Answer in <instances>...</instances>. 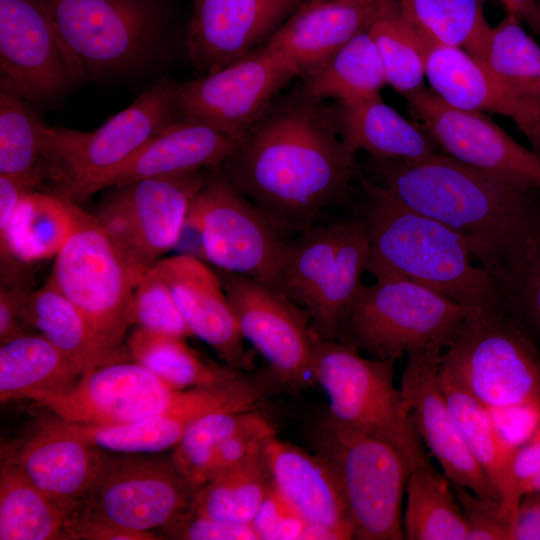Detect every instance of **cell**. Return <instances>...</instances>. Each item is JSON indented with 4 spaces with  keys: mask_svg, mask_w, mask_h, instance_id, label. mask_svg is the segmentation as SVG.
Listing matches in <instances>:
<instances>
[{
    "mask_svg": "<svg viewBox=\"0 0 540 540\" xmlns=\"http://www.w3.org/2000/svg\"><path fill=\"white\" fill-rule=\"evenodd\" d=\"M221 169L286 238L347 202L358 174L328 105L298 87L272 102Z\"/></svg>",
    "mask_w": 540,
    "mask_h": 540,
    "instance_id": "1",
    "label": "cell"
},
{
    "mask_svg": "<svg viewBox=\"0 0 540 540\" xmlns=\"http://www.w3.org/2000/svg\"><path fill=\"white\" fill-rule=\"evenodd\" d=\"M376 184L460 234L506 292L540 250V191L517 187L444 153L371 158Z\"/></svg>",
    "mask_w": 540,
    "mask_h": 540,
    "instance_id": "2",
    "label": "cell"
},
{
    "mask_svg": "<svg viewBox=\"0 0 540 540\" xmlns=\"http://www.w3.org/2000/svg\"><path fill=\"white\" fill-rule=\"evenodd\" d=\"M361 186L356 216L367 230V271L376 280L414 281L449 297L467 312L504 300L490 273L472 264L473 255L460 234L366 178H361Z\"/></svg>",
    "mask_w": 540,
    "mask_h": 540,
    "instance_id": "3",
    "label": "cell"
},
{
    "mask_svg": "<svg viewBox=\"0 0 540 540\" xmlns=\"http://www.w3.org/2000/svg\"><path fill=\"white\" fill-rule=\"evenodd\" d=\"M174 81L161 79L130 106L92 131L43 129L42 189L75 203L98 192L99 183L172 121Z\"/></svg>",
    "mask_w": 540,
    "mask_h": 540,
    "instance_id": "4",
    "label": "cell"
},
{
    "mask_svg": "<svg viewBox=\"0 0 540 540\" xmlns=\"http://www.w3.org/2000/svg\"><path fill=\"white\" fill-rule=\"evenodd\" d=\"M505 298L467 312L466 322L441 355V369L487 409L540 407V347Z\"/></svg>",
    "mask_w": 540,
    "mask_h": 540,
    "instance_id": "5",
    "label": "cell"
},
{
    "mask_svg": "<svg viewBox=\"0 0 540 540\" xmlns=\"http://www.w3.org/2000/svg\"><path fill=\"white\" fill-rule=\"evenodd\" d=\"M312 332L314 377L327 395V413L346 427L392 445L411 471L430 464L402 392L394 384L395 360L365 358L350 343Z\"/></svg>",
    "mask_w": 540,
    "mask_h": 540,
    "instance_id": "6",
    "label": "cell"
},
{
    "mask_svg": "<svg viewBox=\"0 0 540 540\" xmlns=\"http://www.w3.org/2000/svg\"><path fill=\"white\" fill-rule=\"evenodd\" d=\"M467 319L449 297L403 278L362 284L337 340L373 358L396 360L422 351H444Z\"/></svg>",
    "mask_w": 540,
    "mask_h": 540,
    "instance_id": "7",
    "label": "cell"
},
{
    "mask_svg": "<svg viewBox=\"0 0 540 540\" xmlns=\"http://www.w3.org/2000/svg\"><path fill=\"white\" fill-rule=\"evenodd\" d=\"M369 257V237L359 217L313 225L287 240L281 291L306 310L319 336L337 340Z\"/></svg>",
    "mask_w": 540,
    "mask_h": 540,
    "instance_id": "8",
    "label": "cell"
},
{
    "mask_svg": "<svg viewBox=\"0 0 540 540\" xmlns=\"http://www.w3.org/2000/svg\"><path fill=\"white\" fill-rule=\"evenodd\" d=\"M312 443L337 475L353 539H404L401 505L411 470L400 452L340 424L328 413L314 429Z\"/></svg>",
    "mask_w": 540,
    "mask_h": 540,
    "instance_id": "9",
    "label": "cell"
},
{
    "mask_svg": "<svg viewBox=\"0 0 540 540\" xmlns=\"http://www.w3.org/2000/svg\"><path fill=\"white\" fill-rule=\"evenodd\" d=\"M38 1L85 77L139 70L163 44L159 0Z\"/></svg>",
    "mask_w": 540,
    "mask_h": 540,
    "instance_id": "10",
    "label": "cell"
},
{
    "mask_svg": "<svg viewBox=\"0 0 540 540\" xmlns=\"http://www.w3.org/2000/svg\"><path fill=\"white\" fill-rule=\"evenodd\" d=\"M49 278L110 346L126 345L132 326L134 272L94 213L77 210L75 228L54 257Z\"/></svg>",
    "mask_w": 540,
    "mask_h": 540,
    "instance_id": "11",
    "label": "cell"
},
{
    "mask_svg": "<svg viewBox=\"0 0 540 540\" xmlns=\"http://www.w3.org/2000/svg\"><path fill=\"white\" fill-rule=\"evenodd\" d=\"M145 454L105 453L96 478L72 514L153 532L191 510L196 488L171 457Z\"/></svg>",
    "mask_w": 540,
    "mask_h": 540,
    "instance_id": "12",
    "label": "cell"
},
{
    "mask_svg": "<svg viewBox=\"0 0 540 540\" xmlns=\"http://www.w3.org/2000/svg\"><path fill=\"white\" fill-rule=\"evenodd\" d=\"M201 170L114 186L94 215L141 278L175 244L190 205L205 182Z\"/></svg>",
    "mask_w": 540,
    "mask_h": 540,
    "instance_id": "13",
    "label": "cell"
},
{
    "mask_svg": "<svg viewBox=\"0 0 540 540\" xmlns=\"http://www.w3.org/2000/svg\"><path fill=\"white\" fill-rule=\"evenodd\" d=\"M189 210L200 222L208 262L281 291L289 238L232 185L221 166L206 175Z\"/></svg>",
    "mask_w": 540,
    "mask_h": 540,
    "instance_id": "14",
    "label": "cell"
},
{
    "mask_svg": "<svg viewBox=\"0 0 540 540\" xmlns=\"http://www.w3.org/2000/svg\"><path fill=\"white\" fill-rule=\"evenodd\" d=\"M295 77L291 66L263 44L217 71L177 83L174 113L177 119L200 121L241 142Z\"/></svg>",
    "mask_w": 540,
    "mask_h": 540,
    "instance_id": "15",
    "label": "cell"
},
{
    "mask_svg": "<svg viewBox=\"0 0 540 540\" xmlns=\"http://www.w3.org/2000/svg\"><path fill=\"white\" fill-rule=\"evenodd\" d=\"M240 331L263 356L279 384L301 390L316 384L308 313L282 291L248 276L217 270Z\"/></svg>",
    "mask_w": 540,
    "mask_h": 540,
    "instance_id": "16",
    "label": "cell"
},
{
    "mask_svg": "<svg viewBox=\"0 0 540 540\" xmlns=\"http://www.w3.org/2000/svg\"><path fill=\"white\" fill-rule=\"evenodd\" d=\"M251 371L223 382L178 390L158 413L121 426L73 424L97 447L115 453L154 454L174 448L185 432L204 416L223 411L252 410L272 391L269 373ZM276 381V380H275Z\"/></svg>",
    "mask_w": 540,
    "mask_h": 540,
    "instance_id": "17",
    "label": "cell"
},
{
    "mask_svg": "<svg viewBox=\"0 0 540 540\" xmlns=\"http://www.w3.org/2000/svg\"><path fill=\"white\" fill-rule=\"evenodd\" d=\"M405 99L444 154L517 187L540 191V154L484 113L454 108L425 86Z\"/></svg>",
    "mask_w": 540,
    "mask_h": 540,
    "instance_id": "18",
    "label": "cell"
},
{
    "mask_svg": "<svg viewBox=\"0 0 540 540\" xmlns=\"http://www.w3.org/2000/svg\"><path fill=\"white\" fill-rule=\"evenodd\" d=\"M0 70L30 104L56 100L85 77L38 0H0Z\"/></svg>",
    "mask_w": 540,
    "mask_h": 540,
    "instance_id": "19",
    "label": "cell"
},
{
    "mask_svg": "<svg viewBox=\"0 0 540 540\" xmlns=\"http://www.w3.org/2000/svg\"><path fill=\"white\" fill-rule=\"evenodd\" d=\"M443 351L408 354L400 390L411 422L453 485L500 500L486 473L469 450L449 407L440 380Z\"/></svg>",
    "mask_w": 540,
    "mask_h": 540,
    "instance_id": "20",
    "label": "cell"
},
{
    "mask_svg": "<svg viewBox=\"0 0 540 540\" xmlns=\"http://www.w3.org/2000/svg\"><path fill=\"white\" fill-rule=\"evenodd\" d=\"M178 390L129 360L85 372L68 392L40 404L58 418L89 426H121L161 411Z\"/></svg>",
    "mask_w": 540,
    "mask_h": 540,
    "instance_id": "21",
    "label": "cell"
},
{
    "mask_svg": "<svg viewBox=\"0 0 540 540\" xmlns=\"http://www.w3.org/2000/svg\"><path fill=\"white\" fill-rule=\"evenodd\" d=\"M306 0H194L187 52L200 76L253 52Z\"/></svg>",
    "mask_w": 540,
    "mask_h": 540,
    "instance_id": "22",
    "label": "cell"
},
{
    "mask_svg": "<svg viewBox=\"0 0 540 540\" xmlns=\"http://www.w3.org/2000/svg\"><path fill=\"white\" fill-rule=\"evenodd\" d=\"M396 8V0H306L264 45L305 78Z\"/></svg>",
    "mask_w": 540,
    "mask_h": 540,
    "instance_id": "23",
    "label": "cell"
},
{
    "mask_svg": "<svg viewBox=\"0 0 540 540\" xmlns=\"http://www.w3.org/2000/svg\"><path fill=\"white\" fill-rule=\"evenodd\" d=\"M156 266L193 336L208 344L224 364L251 371L252 358L217 271L206 262L176 254L161 258Z\"/></svg>",
    "mask_w": 540,
    "mask_h": 540,
    "instance_id": "24",
    "label": "cell"
},
{
    "mask_svg": "<svg viewBox=\"0 0 540 540\" xmlns=\"http://www.w3.org/2000/svg\"><path fill=\"white\" fill-rule=\"evenodd\" d=\"M104 454L56 416L40 423L13 458L41 491L72 512L96 478Z\"/></svg>",
    "mask_w": 540,
    "mask_h": 540,
    "instance_id": "25",
    "label": "cell"
},
{
    "mask_svg": "<svg viewBox=\"0 0 540 540\" xmlns=\"http://www.w3.org/2000/svg\"><path fill=\"white\" fill-rule=\"evenodd\" d=\"M426 80L444 103L461 110L510 118L540 154V117L520 103L465 49L426 39Z\"/></svg>",
    "mask_w": 540,
    "mask_h": 540,
    "instance_id": "26",
    "label": "cell"
},
{
    "mask_svg": "<svg viewBox=\"0 0 540 540\" xmlns=\"http://www.w3.org/2000/svg\"><path fill=\"white\" fill-rule=\"evenodd\" d=\"M265 456L273 487L306 524L323 526L338 540L353 539L341 485L323 457L276 435L267 441Z\"/></svg>",
    "mask_w": 540,
    "mask_h": 540,
    "instance_id": "27",
    "label": "cell"
},
{
    "mask_svg": "<svg viewBox=\"0 0 540 540\" xmlns=\"http://www.w3.org/2000/svg\"><path fill=\"white\" fill-rule=\"evenodd\" d=\"M240 142L192 119H176L128 161L108 174L98 191L138 180L220 167Z\"/></svg>",
    "mask_w": 540,
    "mask_h": 540,
    "instance_id": "28",
    "label": "cell"
},
{
    "mask_svg": "<svg viewBox=\"0 0 540 540\" xmlns=\"http://www.w3.org/2000/svg\"><path fill=\"white\" fill-rule=\"evenodd\" d=\"M337 133L353 150L371 158L421 160L443 153L428 131L377 96L354 104H328Z\"/></svg>",
    "mask_w": 540,
    "mask_h": 540,
    "instance_id": "29",
    "label": "cell"
},
{
    "mask_svg": "<svg viewBox=\"0 0 540 540\" xmlns=\"http://www.w3.org/2000/svg\"><path fill=\"white\" fill-rule=\"evenodd\" d=\"M78 208L45 190L26 193L0 229L1 276L19 272L21 263L55 257L75 228Z\"/></svg>",
    "mask_w": 540,
    "mask_h": 540,
    "instance_id": "30",
    "label": "cell"
},
{
    "mask_svg": "<svg viewBox=\"0 0 540 540\" xmlns=\"http://www.w3.org/2000/svg\"><path fill=\"white\" fill-rule=\"evenodd\" d=\"M21 315L29 327L38 330L84 373L132 360L127 345L119 348L108 345L49 277L42 287L25 294Z\"/></svg>",
    "mask_w": 540,
    "mask_h": 540,
    "instance_id": "31",
    "label": "cell"
},
{
    "mask_svg": "<svg viewBox=\"0 0 540 540\" xmlns=\"http://www.w3.org/2000/svg\"><path fill=\"white\" fill-rule=\"evenodd\" d=\"M84 372L44 336L26 334L0 347V401L43 400L70 391Z\"/></svg>",
    "mask_w": 540,
    "mask_h": 540,
    "instance_id": "32",
    "label": "cell"
},
{
    "mask_svg": "<svg viewBox=\"0 0 540 540\" xmlns=\"http://www.w3.org/2000/svg\"><path fill=\"white\" fill-rule=\"evenodd\" d=\"M0 540H73L71 512L41 491L13 457L0 468Z\"/></svg>",
    "mask_w": 540,
    "mask_h": 540,
    "instance_id": "33",
    "label": "cell"
},
{
    "mask_svg": "<svg viewBox=\"0 0 540 540\" xmlns=\"http://www.w3.org/2000/svg\"><path fill=\"white\" fill-rule=\"evenodd\" d=\"M297 86L307 96L354 104L380 95L386 83L379 51L368 30L361 32Z\"/></svg>",
    "mask_w": 540,
    "mask_h": 540,
    "instance_id": "34",
    "label": "cell"
},
{
    "mask_svg": "<svg viewBox=\"0 0 540 540\" xmlns=\"http://www.w3.org/2000/svg\"><path fill=\"white\" fill-rule=\"evenodd\" d=\"M407 504L403 520L408 540H466L468 525L444 473L426 464L413 469L407 479Z\"/></svg>",
    "mask_w": 540,
    "mask_h": 540,
    "instance_id": "35",
    "label": "cell"
},
{
    "mask_svg": "<svg viewBox=\"0 0 540 540\" xmlns=\"http://www.w3.org/2000/svg\"><path fill=\"white\" fill-rule=\"evenodd\" d=\"M132 360L176 390L216 384L244 372L201 357L185 338L136 327L126 338Z\"/></svg>",
    "mask_w": 540,
    "mask_h": 540,
    "instance_id": "36",
    "label": "cell"
},
{
    "mask_svg": "<svg viewBox=\"0 0 540 540\" xmlns=\"http://www.w3.org/2000/svg\"><path fill=\"white\" fill-rule=\"evenodd\" d=\"M479 59L520 103L540 117V45L518 17L506 14L491 27Z\"/></svg>",
    "mask_w": 540,
    "mask_h": 540,
    "instance_id": "37",
    "label": "cell"
},
{
    "mask_svg": "<svg viewBox=\"0 0 540 540\" xmlns=\"http://www.w3.org/2000/svg\"><path fill=\"white\" fill-rule=\"evenodd\" d=\"M440 380L460 432L504 504L509 492V469L517 448L499 432L489 410L441 369Z\"/></svg>",
    "mask_w": 540,
    "mask_h": 540,
    "instance_id": "38",
    "label": "cell"
},
{
    "mask_svg": "<svg viewBox=\"0 0 540 540\" xmlns=\"http://www.w3.org/2000/svg\"><path fill=\"white\" fill-rule=\"evenodd\" d=\"M266 443L198 487L191 509L200 515L251 524L272 485Z\"/></svg>",
    "mask_w": 540,
    "mask_h": 540,
    "instance_id": "39",
    "label": "cell"
},
{
    "mask_svg": "<svg viewBox=\"0 0 540 540\" xmlns=\"http://www.w3.org/2000/svg\"><path fill=\"white\" fill-rule=\"evenodd\" d=\"M46 124L5 79L0 77V174L41 190V140Z\"/></svg>",
    "mask_w": 540,
    "mask_h": 540,
    "instance_id": "40",
    "label": "cell"
},
{
    "mask_svg": "<svg viewBox=\"0 0 540 540\" xmlns=\"http://www.w3.org/2000/svg\"><path fill=\"white\" fill-rule=\"evenodd\" d=\"M403 17L428 40L458 46L480 58L491 25L487 0H396Z\"/></svg>",
    "mask_w": 540,
    "mask_h": 540,
    "instance_id": "41",
    "label": "cell"
},
{
    "mask_svg": "<svg viewBox=\"0 0 540 540\" xmlns=\"http://www.w3.org/2000/svg\"><path fill=\"white\" fill-rule=\"evenodd\" d=\"M368 32L379 51L386 83L404 98L423 88L427 42L399 7L379 17Z\"/></svg>",
    "mask_w": 540,
    "mask_h": 540,
    "instance_id": "42",
    "label": "cell"
},
{
    "mask_svg": "<svg viewBox=\"0 0 540 540\" xmlns=\"http://www.w3.org/2000/svg\"><path fill=\"white\" fill-rule=\"evenodd\" d=\"M261 416L255 409L204 416L189 427L173 448L170 457L174 465L197 489L206 482L208 469L221 443Z\"/></svg>",
    "mask_w": 540,
    "mask_h": 540,
    "instance_id": "43",
    "label": "cell"
},
{
    "mask_svg": "<svg viewBox=\"0 0 540 540\" xmlns=\"http://www.w3.org/2000/svg\"><path fill=\"white\" fill-rule=\"evenodd\" d=\"M132 325L181 338L193 336L156 264L136 286L131 311Z\"/></svg>",
    "mask_w": 540,
    "mask_h": 540,
    "instance_id": "44",
    "label": "cell"
},
{
    "mask_svg": "<svg viewBox=\"0 0 540 540\" xmlns=\"http://www.w3.org/2000/svg\"><path fill=\"white\" fill-rule=\"evenodd\" d=\"M452 488L468 525L466 540H514L515 517L500 500L478 496L461 486L452 484Z\"/></svg>",
    "mask_w": 540,
    "mask_h": 540,
    "instance_id": "45",
    "label": "cell"
},
{
    "mask_svg": "<svg viewBox=\"0 0 540 540\" xmlns=\"http://www.w3.org/2000/svg\"><path fill=\"white\" fill-rule=\"evenodd\" d=\"M160 536L181 540H259L250 523L200 515L192 509L159 531Z\"/></svg>",
    "mask_w": 540,
    "mask_h": 540,
    "instance_id": "46",
    "label": "cell"
},
{
    "mask_svg": "<svg viewBox=\"0 0 540 540\" xmlns=\"http://www.w3.org/2000/svg\"><path fill=\"white\" fill-rule=\"evenodd\" d=\"M540 491V428L519 446L509 469V492L504 507L515 517L520 499Z\"/></svg>",
    "mask_w": 540,
    "mask_h": 540,
    "instance_id": "47",
    "label": "cell"
},
{
    "mask_svg": "<svg viewBox=\"0 0 540 540\" xmlns=\"http://www.w3.org/2000/svg\"><path fill=\"white\" fill-rule=\"evenodd\" d=\"M259 539H300L306 523L271 485L251 522Z\"/></svg>",
    "mask_w": 540,
    "mask_h": 540,
    "instance_id": "48",
    "label": "cell"
},
{
    "mask_svg": "<svg viewBox=\"0 0 540 540\" xmlns=\"http://www.w3.org/2000/svg\"><path fill=\"white\" fill-rule=\"evenodd\" d=\"M504 296L540 344V250Z\"/></svg>",
    "mask_w": 540,
    "mask_h": 540,
    "instance_id": "49",
    "label": "cell"
},
{
    "mask_svg": "<svg viewBox=\"0 0 540 540\" xmlns=\"http://www.w3.org/2000/svg\"><path fill=\"white\" fill-rule=\"evenodd\" d=\"M499 432L515 448L527 442L540 428V407L520 405L488 409Z\"/></svg>",
    "mask_w": 540,
    "mask_h": 540,
    "instance_id": "50",
    "label": "cell"
},
{
    "mask_svg": "<svg viewBox=\"0 0 540 540\" xmlns=\"http://www.w3.org/2000/svg\"><path fill=\"white\" fill-rule=\"evenodd\" d=\"M28 290L23 285L0 286V344L29 334L21 315V307Z\"/></svg>",
    "mask_w": 540,
    "mask_h": 540,
    "instance_id": "51",
    "label": "cell"
},
{
    "mask_svg": "<svg viewBox=\"0 0 540 540\" xmlns=\"http://www.w3.org/2000/svg\"><path fill=\"white\" fill-rule=\"evenodd\" d=\"M73 540H155L161 539L155 532H139L109 523L86 519L71 514Z\"/></svg>",
    "mask_w": 540,
    "mask_h": 540,
    "instance_id": "52",
    "label": "cell"
},
{
    "mask_svg": "<svg viewBox=\"0 0 540 540\" xmlns=\"http://www.w3.org/2000/svg\"><path fill=\"white\" fill-rule=\"evenodd\" d=\"M514 540H540V491L524 495L518 504Z\"/></svg>",
    "mask_w": 540,
    "mask_h": 540,
    "instance_id": "53",
    "label": "cell"
},
{
    "mask_svg": "<svg viewBox=\"0 0 540 540\" xmlns=\"http://www.w3.org/2000/svg\"><path fill=\"white\" fill-rule=\"evenodd\" d=\"M172 251L176 255L188 256L208 262L200 222L190 210H188L180 228Z\"/></svg>",
    "mask_w": 540,
    "mask_h": 540,
    "instance_id": "54",
    "label": "cell"
},
{
    "mask_svg": "<svg viewBox=\"0 0 540 540\" xmlns=\"http://www.w3.org/2000/svg\"><path fill=\"white\" fill-rule=\"evenodd\" d=\"M519 19L540 37V3L532 0L520 13Z\"/></svg>",
    "mask_w": 540,
    "mask_h": 540,
    "instance_id": "55",
    "label": "cell"
},
{
    "mask_svg": "<svg viewBox=\"0 0 540 540\" xmlns=\"http://www.w3.org/2000/svg\"><path fill=\"white\" fill-rule=\"evenodd\" d=\"M532 0H500L506 10V14H511L519 18L520 13Z\"/></svg>",
    "mask_w": 540,
    "mask_h": 540,
    "instance_id": "56",
    "label": "cell"
},
{
    "mask_svg": "<svg viewBox=\"0 0 540 540\" xmlns=\"http://www.w3.org/2000/svg\"><path fill=\"white\" fill-rule=\"evenodd\" d=\"M538 3H540V0H536Z\"/></svg>",
    "mask_w": 540,
    "mask_h": 540,
    "instance_id": "57",
    "label": "cell"
}]
</instances>
